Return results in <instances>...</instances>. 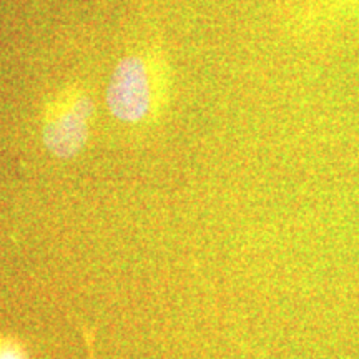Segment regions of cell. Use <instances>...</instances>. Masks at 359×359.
Returning a JSON list of instances; mask_svg holds the SVG:
<instances>
[{"mask_svg": "<svg viewBox=\"0 0 359 359\" xmlns=\"http://www.w3.org/2000/svg\"><path fill=\"white\" fill-rule=\"evenodd\" d=\"M168 65L158 50H148L120 60L109 85L107 102L111 115L122 122L140 123L167 105Z\"/></svg>", "mask_w": 359, "mask_h": 359, "instance_id": "obj_1", "label": "cell"}, {"mask_svg": "<svg viewBox=\"0 0 359 359\" xmlns=\"http://www.w3.org/2000/svg\"><path fill=\"white\" fill-rule=\"evenodd\" d=\"M93 102L83 88L67 87L47 103L43 142L58 158H72L88 140Z\"/></svg>", "mask_w": 359, "mask_h": 359, "instance_id": "obj_2", "label": "cell"}, {"mask_svg": "<svg viewBox=\"0 0 359 359\" xmlns=\"http://www.w3.org/2000/svg\"><path fill=\"white\" fill-rule=\"evenodd\" d=\"M0 359H25V356L13 344H4V346H0Z\"/></svg>", "mask_w": 359, "mask_h": 359, "instance_id": "obj_3", "label": "cell"}]
</instances>
